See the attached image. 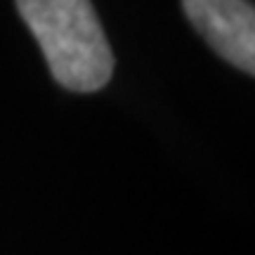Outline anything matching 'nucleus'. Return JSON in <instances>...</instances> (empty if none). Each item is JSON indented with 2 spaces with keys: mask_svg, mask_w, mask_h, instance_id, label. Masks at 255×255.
<instances>
[{
  "mask_svg": "<svg viewBox=\"0 0 255 255\" xmlns=\"http://www.w3.org/2000/svg\"><path fill=\"white\" fill-rule=\"evenodd\" d=\"M184 14L222 59L255 71V9L251 0H182Z\"/></svg>",
  "mask_w": 255,
  "mask_h": 255,
  "instance_id": "2",
  "label": "nucleus"
},
{
  "mask_svg": "<svg viewBox=\"0 0 255 255\" xmlns=\"http://www.w3.org/2000/svg\"><path fill=\"white\" fill-rule=\"evenodd\" d=\"M17 9L59 85L95 92L109 83L114 55L90 0H17Z\"/></svg>",
  "mask_w": 255,
  "mask_h": 255,
  "instance_id": "1",
  "label": "nucleus"
}]
</instances>
